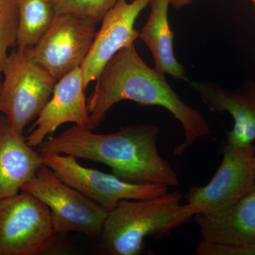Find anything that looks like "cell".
Here are the masks:
<instances>
[{
  "label": "cell",
  "mask_w": 255,
  "mask_h": 255,
  "mask_svg": "<svg viewBox=\"0 0 255 255\" xmlns=\"http://www.w3.org/2000/svg\"><path fill=\"white\" fill-rule=\"evenodd\" d=\"M96 81L95 90L87 100L90 114L87 128L90 130L103 122L112 107L122 101L130 100L140 105L162 107L179 121L184 129V140L174 149L175 155H182L198 139L211 132L202 114L179 97L167 82L165 74L143 61L135 44L114 55Z\"/></svg>",
  "instance_id": "1"
},
{
  "label": "cell",
  "mask_w": 255,
  "mask_h": 255,
  "mask_svg": "<svg viewBox=\"0 0 255 255\" xmlns=\"http://www.w3.org/2000/svg\"><path fill=\"white\" fill-rule=\"evenodd\" d=\"M159 132V128L152 124H134L102 134L75 125L47 137L36 150L105 164L116 177L132 184L177 187V173L157 149Z\"/></svg>",
  "instance_id": "2"
},
{
  "label": "cell",
  "mask_w": 255,
  "mask_h": 255,
  "mask_svg": "<svg viewBox=\"0 0 255 255\" xmlns=\"http://www.w3.org/2000/svg\"><path fill=\"white\" fill-rule=\"evenodd\" d=\"M179 191L148 199L123 200L110 211L100 238L111 255H138L145 252V238L160 239L192 218L182 209Z\"/></svg>",
  "instance_id": "3"
},
{
  "label": "cell",
  "mask_w": 255,
  "mask_h": 255,
  "mask_svg": "<svg viewBox=\"0 0 255 255\" xmlns=\"http://www.w3.org/2000/svg\"><path fill=\"white\" fill-rule=\"evenodd\" d=\"M57 80L37 64L26 50H13L3 67L0 112L13 128L23 133L53 95Z\"/></svg>",
  "instance_id": "4"
},
{
  "label": "cell",
  "mask_w": 255,
  "mask_h": 255,
  "mask_svg": "<svg viewBox=\"0 0 255 255\" xmlns=\"http://www.w3.org/2000/svg\"><path fill=\"white\" fill-rule=\"evenodd\" d=\"M21 191L46 204L56 234L70 232L100 237L109 213L97 202L68 185L42 165Z\"/></svg>",
  "instance_id": "5"
},
{
  "label": "cell",
  "mask_w": 255,
  "mask_h": 255,
  "mask_svg": "<svg viewBox=\"0 0 255 255\" xmlns=\"http://www.w3.org/2000/svg\"><path fill=\"white\" fill-rule=\"evenodd\" d=\"M223 159L216 174L204 187H193L182 209L191 216L229 209L255 189V145L243 147L224 142Z\"/></svg>",
  "instance_id": "6"
},
{
  "label": "cell",
  "mask_w": 255,
  "mask_h": 255,
  "mask_svg": "<svg viewBox=\"0 0 255 255\" xmlns=\"http://www.w3.org/2000/svg\"><path fill=\"white\" fill-rule=\"evenodd\" d=\"M50 210L22 191L0 200V255H39L55 238Z\"/></svg>",
  "instance_id": "7"
},
{
  "label": "cell",
  "mask_w": 255,
  "mask_h": 255,
  "mask_svg": "<svg viewBox=\"0 0 255 255\" xmlns=\"http://www.w3.org/2000/svg\"><path fill=\"white\" fill-rule=\"evenodd\" d=\"M97 23L82 15L56 13L39 41L26 51L58 81L81 67L93 43Z\"/></svg>",
  "instance_id": "8"
},
{
  "label": "cell",
  "mask_w": 255,
  "mask_h": 255,
  "mask_svg": "<svg viewBox=\"0 0 255 255\" xmlns=\"http://www.w3.org/2000/svg\"><path fill=\"white\" fill-rule=\"evenodd\" d=\"M44 165L61 180L100 204L107 212L123 200L148 199L168 192V187L157 184H132L113 174L81 165L73 156L41 153Z\"/></svg>",
  "instance_id": "9"
},
{
  "label": "cell",
  "mask_w": 255,
  "mask_h": 255,
  "mask_svg": "<svg viewBox=\"0 0 255 255\" xmlns=\"http://www.w3.org/2000/svg\"><path fill=\"white\" fill-rule=\"evenodd\" d=\"M151 0H119L102 18L100 31L81 67L85 90L97 80L107 63L126 47L131 46L140 32L135 21Z\"/></svg>",
  "instance_id": "10"
},
{
  "label": "cell",
  "mask_w": 255,
  "mask_h": 255,
  "mask_svg": "<svg viewBox=\"0 0 255 255\" xmlns=\"http://www.w3.org/2000/svg\"><path fill=\"white\" fill-rule=\"evenodd\" d=\"M85 92L80 67L58 80L53 95L26 137L28 145L37 147L64 124L73 123L87 128L90 114Z\"/></svg>",
  "instance_id": "11"
},
{
  "label": "cell",
  "mask_w": 255,
  "mask_h": 255,
  "mask_svg": "<svg viewBox=\"0 0 255 255\" xmlns=\"http://www.w3.org/2000/svg\"><path fill=\"white\" fill-rule=\"evenodd\" d=\"M191 88L203 103L215 113L228 112L234 120L226 133L229 145L243 147L255 140V82L247 80L239 88L228 90L214 82L191 81Z\"/></svg>",
  "instance_id": "12"
},
{
  "label": "cell",
  "mask_w": 255,
  "mask_h": 255,
  "mask_svg": "<svg viewBox=\"0 0 255 255\" xmlns=\"http://www.w3.org/2000/svg\"><path fill=\"white\" fill-rule=\"evenodd\" d=\"M42 165L41 154L0 117V200L19 193Z\"/></svg>",
  "instance_id": "13"
},
{
  "label": "cell",
  "mask_w": 255,
  "mask_h": 255,
  "mask_svg": "<svg viewBox=\"0 0 255 255\" xmlns=\"http://www.w3.org/2000/svg\"><path fill=\"white\" fill-rule=\"evenodd\" d=\"M202 241L228 246L255 247V189L229 209L196 214Z\"/></svg>",
  "instance_id": "14"
},
{
  "label": "cell",
  "mask_w": 255,
  "mask_h": 255,
  "mask_svg": "<svg viewBox=\"0 0 255 255\" xmlns=\"http://www.w3.org/2000/svg\"><path fill=\"white\" fill-rule=\"evenodd\" d=\"M170 2L171 0H151L150 15L139 38L150 50L156 70L175 80H185V68L174 55V33L168 18Z\"/></svg>",
  "instance_id": "15"
},
{
  "label": "cell",
  "mask_w": 255,
  "mask_h": 255,
  "mask_svg": "<svg viewBox=\"0 0 255 255\" xmlns=\"http://www.w3.org/2000/svg\"><path fill=\"white\" fill-rule=\"evenodd\" d=\"M18 49L34 46L51 24L56 14L51 0H18Z\"/></svg>",
  "instance_id": "16"
},
{
  "label": "cell",
  "mask_w": 255,
  "mask_h": 255,
  "mask_svg": "<svg viewBox=\"0 0 255 255\" xmlns=\"http://www.w3.org/2000/svg\"><path fill=\"white\" fill-rule=\"evenodd\" d=\"M18 23V0H0V90L8 51L17 42Z\"/></svg>",
  "instance_id": "17"
},
{
  "label": "cell",
  "mask_w": 255,
  "mask_h": 255,
  "mask_svg": "<svg viewBox=\"0 0 255 255\" xmlns=\"http://www.w3.org/2000/svg\"><path fill=\"white\" fill-rule=\"evenodd\" d=\"M56 13H73L87 16L97 22L119 0H51ZM129 1V0H128ZM132 1V0H130Z\"/></svg>",
  "instance_id": "18"
},
{
  "label": "cell",
  "mask_w": 255,
  "mask_h": 255,
  "mask_svg": "<svg viewBox=\"0 0 255 255\" xmlns=\"http://www.w3.org/2000/svg\"><path fill=\"white\" fill-rule=\"evenodd\" d=\"M196 251L199 255H255V247L228 246L201 240Z\"/></svg>",
  "instance_id": "19"
},
{
  "label": "cell",
  "mask_w": 255,
  "mask_h": 255,
  "mask_svg": "<svg viewBox=\"0 0 255 255\" xmlns=\"http://www.w3.org/2000/svg\"><path fill=\"white\" fill-rule=\"evenodd\" d=\"M195 0H171L170 5L175 9H180L191 4Z\"/></svg>",
  "instance_id": "20"
},
{
  "label": "cell",
  "mask_w": 255,
  "mask_h": 255,
  "mask_svg": "<svg viewBox=\"0 0 255 255\" xmlns=\"http://www.w3.org/2000/svg\"><path fill=\"white\" fill-rule=\"evenodd\" d=\"M252 1H253V4H254L255 9V0H252Z\"/></svg>",
  "instance_id": "21"
}]
</instances>
